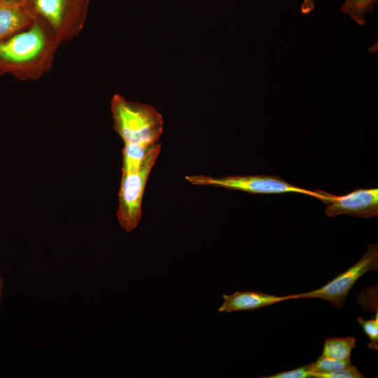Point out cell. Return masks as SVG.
<instances>
[{
    "instance_id": "obj_18",
    "label": "cell",
    "mask_w": 378,
    "mask_h": 378,
    "mask_svg": "<svg viewBox=\"0 0 378 378\" xmlns=\"http://www.w3.org/2000/svg\"><path fill=\"white\" fill-rule=\"evenodd\" d=\"M4 286V281L2 277L0 276V302L2 298V290Z\"/></svg>"
},
{
    "instance_id": "obj_6",
    "label": "cell",
    "mask_w": 378,
    "mask_h": 378,
    "mask_svg": "<svg viewBox=\"0 0 378 378\" xmlns=\"http://www.w3.org/2000/svg\"><path fill=\"white\" fill-rule=\"evenodd\" d=\"M89 0H28L26 6L34 18L59 31L80 27Z\"/></svg>"
},
{
    "instance_id": "obj_14",
    "label": "cell",
    "mask_w": 378,
    "mask_h": 378,
    "mask_svg": "<svg viewBox=\"0 0 378 378\" xmlns=\"http://www.w3.org/2000/svg\"><path fill=\"white\" fill-rule=\"evenodd\" d=\"M260 378H313L312 363L289 371L278 372Z\"/></svg>"
},
{
    "instance_id": "obj_2",
    "label": "cell",
    "mask_w": 378,
    "mask_h": 378,
    "mask_svg": "<svg viewBox=\"0 0 378 378\" xmlns=\"http://www.w3.org/2000/svg\"><path fill=\"white\" fill-rule=\"evenodd\" d=\"M160 150L159 142L147 153L138 169L122 174L117 218L126 232L132 231L140 221L145 188Z\"/></svg>"
},
{
    "instance_id": "obj_3",
    "label": "cell",
    "mask_w": 378,
    "mask_h": 378,
    "mask_svg": "<svg viewBox=\"0 0 378 378\" xmlns=\"http://www.w3.org/2000/svg\"><path fill=\"white\" fill-rule=\"evenodd\" d=\"M184 178L195 186H214L227 190L244 191L251 194H279L298 192L314 197L321 201L325 197L323 190H309L292 185L281 177L270 175H238L213 177L206 175H187Z\"/></svg>"
},
{
    "instance_id": "obj_13",
    "label": "cell",
    "mask_w": 378,
    "mask_h": 378,
    "mask_svg": "<svg viewBox=\"0 0 378 378\" xmlns=\"http://www.w3.org/2000/svg\"><path fill=\"white\" fill-rule=\"evenodd\" d=\"M357 321L369 339L368 349L377 351L378 349V311H376L375 317L372 319L364 320L358 317Z\"/></svg>"
},
{
    "instance_id": "obj_16",
    "label": "cell",
    "mask_w": 378,
    "mask_h": 378,
    "mask_svg": "<svg viewBox=\"0 0 378 378\" xmlns=\"http://www.w3.org/2000/svg\"><path fill=\"white\" fill-rule=\"evenodd\" d=\"M314 9V0H304L301 5V13L304 15L308 14Z\"/></svg>"
},
{
    "instance_id": "obj_17",
    "label": "cell",
    "mask_w": 378,
    "mask_h": 378,
    "mask_svg": "<svg viewBox=\"0 0 378 378\" xmlns=\"http://www.w3.org/2000/svg\"><path fill=\"white\" fill-rule=\"evenodd\" d=\"M0 1L12 2V3L24 5V6H26L28 1V0H0Z\"/></svg>"
},
{
    "instance_id": "obj_7",
    "label": "cell",
    "mask_w": 378,
    "mask_h": 378,
    "mask_svg": "<svg viewBox=\"0 0 378 378\" xmlns=\"http://www.w3.org/2000/svg\"><path fill=\"white\" fill-rule=\"evenodd\" d=\"M322 201L327 204L326 214L329 217L348 214L356 218H371L378 216V189L356 188L343 195L323 191Z\"/></svg>"
},
{
    "instance_id": "obj_5",
    "label": "cell",
    "mask_w": 378,
    "mask_h": 378,
    "mask_svg": "<svg viewBox=\"0 0 378 378\" xmlns=\"http://www.w3.org/2000/svg\"><path fill=\"white\" fill-rule=\"evenodd\" d=\"M43 25L40 20L34 18L27 31L0 42V69H20L40 57L46 45Z\"/></svg>"
},
{
    "instance_id": "obj_10",
    "label": "cell",
    "mask_w": 378,
    "mask_h": 378,
    "mask_svg": "<svg viewBox=\"0 0 378 378\" xmlns=\"http://www.w3.org/2000/svg\"><path fill=\"white\" fill-rule=\"evenodd\" d=\"M356 347L354 337L327 338L324 341L322 355L339 360H350L351 351Z\"/></svg>"
},
{
    "instance_id": "obj_1",
    "label": "cell",
    "mask_w": 378,
    "mask_h": 378,
    "mask_svg": "<svg viewBox=\"0 0 378 378\" xmlns=\"http://www.w3.org/2000/svg\"><path fill=\"white\" fill-rule=\"evenodd\" d=\"M114 130L124 142L122 167L134 169L157 144L162 133V115L151 106L125 100L115 94L111 103Z\"/></svg>"
},
{
    "instance_id": "obj_9",
    "label": "cell",
    "mask_w": 378,
    "mask_h": 378,
    "mask_svg": "<svg viewBox=\"0 0 378 378\" xmlns=\"http://www.w3.org/2000/svg\"><path fill=\"white\" fill-rule=\"evenodd\" d=\"M34 20L26 6L0 1V40L31 25Z\"/></svg>"
},
{
    "instance_id": "obj_11",
    "label": "cell",
    "mask_w": 378,
    "mask_h": 378,
    "mask_svg": "<svg viewBox=\"0 0 378 378\" xmlns=\"http://www.w3.org/2000/svg\"><path fill=\"white\" fill-rule=\"evenodd\" d=\"M377 0H345L340 10L360 25L366 24L365 15L371 13Z\"/></svg>"
},
{
    "instance_id": "obj_8",
    "label": "cell",
    "mask_w": 378,
    "mask_h": 378,
    "mask_svg": "<svg viewBox=\"0 0 378 378\" xmlns=\"http://www.w3.org/2000/svg\"><path fill=\"white\" fill-rule=\"evenodd\" d=\"M224 299L219 312L255 310L285 300L295 299L294 295L277 296L258 291H237L230 295H223Z\"/></svg>"
},
{
    "instance_id": "obj_15",
    "label": "cell",
    "mask_w": 378,
    "mask_h": 378,
    "mask_svg": "<svg viewBox=\"0 0 378 378\" xmlns=\"http://www.w3.org/2000/svg\"><path fill=\"white\" fill-rule=\"evenodd\" d=\"M365 376L357 369L356 367L351 365L349 367L344 368L338 370L330 372L319 374L316 378H363Z\"/></svg>"
},
{
    "instance_id": "obj_4",
    "label": "cell",
    "mask_w": 378,
    "mask_h": 378,
    "mask_svg": "<svg viewBox=\"0 0 378 378\" xmlns=\"http://www.w3.org/2000/svg\"><path fill=\"white\" fill-rule=\"evenodd\" d=\"M367 248V251L355 265L316 290L294 294L295 299L320 298L330 302L338 309L342 308L356 281L367 272L378 270L377 244H368Z\"/></svg>"
},
{
    "instance_id": "obj_12",
    "label": "cell",
    "mask_w": 378,
    "mask_h": 378,
    "mask_svg": "<svg viewBox=\"0 0 378 378\" xmlns=\"http://www.w3.org/2000/svg\"><path fill=\"white\" fill-rule=\"evenodd\" d=\"M350 360H339L321 354L314 363H312L313 378L319 374L330 372L351 366Z\"/></svg>"
}]
</instances>
